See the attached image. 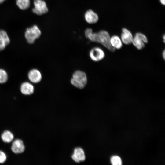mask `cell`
<instances>
[{"instance_id": "6", "label": "cell", "mask_w": 165, "mask_h": 165, "mask_svg": "<svg viewBox=\"0 0 165 165\" xmlns=\"http://www.w3.org/2000/svg\"><path fill=\"white\" fill-rule=\"evenodd\" d=\"M28 78L30 81L35 84L38 83L41 81L42 78L40 72L37 69H33L29 72Z\"/></svg>"}, {"instance_id": "3", "label": "cell", "mask_w": 165, "mask_h": 165, "mask_svg": "<svg viewBox=\"0 0 165 165\" xmlns=\"http://www.w3.org/2000/svg\"><path fill=\"white\" fill-rule=\"evenodd\" d=\"M41 34V31L38 27L36 25H34L26 29L24 36L27 42L29 44H33L40 37Z\"/></svg>"}, {"instance_id": "13", "label": "cell", "mask_w": 165, "mask_h": 165, "mask_svg": "<svg viewBox=\"0 0 165 165\" xmlns=\"http://www.w3.org/2000/svg\"><path fill=\"white\" fill-rule=\"evenodd\" d=\"M132 43L138 50H141L145 46V43L138 37L135 35L133 37Z\"/></svg>"}, {"instance_id": "5", "label": "cell", "mask_w": 165, "mask_h": 165, "mask_svg": "<svg viewBox=\"0 0 165 165\" xmlns=\"http://www.w3.org/2000/svg\"><path fill=\"white\" fill-rule=\"evenodd\" d=\"M89 56L90 59L95 62H98L105 57V54L103 50L99 47H95L90 51Z\"/></svg>"}, {"instance_id": "12", "label": "cell", "mask_w": 165, "mask_h": 165, "mask_svg": "<svg viewBox=\"0 0 165 165\" xmlns=\"http://www.w3.org/2000/svg\"><path fill=\"white\" fill-rule=\"evenodd\" d=\"M110 43L111 46L115 50L121 49L123 42L120 38L117 35H113L110 38Z\"/></svg>"}, {"instance_id": "24", "label": "cell", "mask_w": 165, "mask_h": 165, "mask_svg": "<svg viewBox=\"0 0 165 165\" xmlns=\"http://www.w3.org/2000/svg\"><path fill=\"white\" fill-rule=\"evenodd\" d=\"M163 42L164 43H165V35H163Z\"/></svg>"}, {"instance_id": "22", "label": "cell", "mask_w": 165, "mask_h": 165, "mask_svg": "<svg viewBox=\"0 0 165 165\" xmlns=\"http://www.w3.org/2000/svg\"><path fill=\"white\" fill-rule=\"evenodd\" d=\"M162 56L164 60L165 59V50H164L162 53Z\"/></svg>"}, {"instance_id": "9", "label": "cell", "mask_w": 165, "mask_h": 165, "mask_svg": "<svg viewBox=\"0 0 165 165\" xmlns=\"http://www.w3.org/2000/svg\"><path fill=\"white\" fill-rule=\"evenodd\" d=\"M121 39L123 43L126 45L132 43L133 36L131 32L126 28H123L122 30Z\"/></svg>"}, {"instance_id": "16", "label": "cell", "mask_w": 165, "mask_h": 165, "mask_svg": "<svg viewBox=\"0 0 165 165\" xmlns=\"http://www.w3.org/2000/svg\"><path fill=\"white\" fill-rule=\"evenodd\" d=\"M0 40L4 42L7 46L10 43V39L7 32L3 30H0Z\"/></svg>"}, {"instance_id": "25", "label": "cell", "mask_w": 165, "mask_h": 165, "mask_svg": "<svg viewBox=\"0 0 165 165\" xmlns=\"http://www.w3.org/2000/svg\"><path fill=\"white\" fill-rule=\"evenodd\" d=\"M6 0H0V4H1L3 3Z\"/></svg>"}, {"instance_id": "19", "label": "cell", "mask_w": 165, "mask_h": 165, "mask_svg": "<svg viewBox=\"0 0 165 165\" xmlns=\"http://www.w3.org/2000/svg\"><path fill=\"white\" fill-rule=\"evenodd\" d=\"M135 35L140 38L145 43L148 42V40L146 36L144 34L139 32L136 33Z\"/></svg>"}, {"instance_id": "21", "label": "cell", "mask_w": 165, "mask_h": 165, "mask_svg": "<svg viewBox=\"0 0 165 165\" xmlns=\"http://www.w3.org/2000/svg\"><path fill=\"white\" fill-rule=\"evenodd\" d=\"M6 46L4 42L0 40V52L4 50Z\"/></svg>"}, {"instance_id": "2", "label": "cell", "mask_w": 165, "mask_h": 165, "mask_svg": "<svg viewBox=\"0 0 165 165\" xmlns=\"http://www.w3.org/2000/svg\"><path fill=\"white\" fill-rule=\"evenodd\" d=\"M87 78L86 73L84 72L77 70L73 73L70 80V82L76 88L82 89L87 84Z\"/></svg>"}, {"instance_id": "18", "label": "cell", "mask_w": 165, "mask_h": 165, "mask_svg": "<svg viewBox=\"0 0 165 165\" xmlns=\"http://www.w3.org/2000/svg\"><path fill=\"white\" fill-rule=\"evenodd\" d=\"M111 161L112 164L113 165H120L122 163L121 158L117 156H112L111 158Z\"/></svg>"}, {"instance_id": "8", "label": "cell", "mask_w": 165, "mask_h": 165, "mask_svg": "<svg viewBox=\"0 0 165 165\" xmlns=\"http://www.w3.org/2000/svg\"><path fill=\"white\" fill-rule=\"evenodd\" d=\"M72 159L76 162L79 163L85 160L86 157L83 150L81 148H75L72 156Z\"/></svg>"}, {"instance_id": "15", "label": "cell", "mask_w": 165, "mask_h": 165, "mask_svg": "<svg viewBox=\"0 0 165 165\" xmlns=\"http://www.w3.org/2000/svg\"><path fill=\"white\" fill-rule=\"evenodd\" d=\"M16 4L20 9L25 10L30 6V0H16Z\"/></svg>"}, {"instance_id": "4", "label": "cell", "mask_w": 165, "mask_h": 165, "mask_svg": "<svg viewBox=\"0 0 165 165\" xmlns=\"http://www.w3.org/2000/svg\"><path fill=\"white\" fill-rule=\"evenodd\" d=\"M34 7L32 9L33 13L38 15H42L47 13L48 8L43 0H34Z\"/></svg>"}, {"instance_id": "20", "label": "cell", "mask_w": 165, "mask_h": 165, "mask_svg": "<svg viewBox=\"0 0 165 165\" xmlns=\"http://www.w3.org/2000/svg\"><path fill=\"white\" fill-rule=\"evenodd\" d=\"M6 156L3 151H0V163H4L6 160Z\"/></svg>"}, {"instance_id": "10", "label": "cell", "mask_w": 165, "mask_h": 165, "mask_svg": "<svg viewBox=\"0 0 165 165\" xmlns=\"http://www.w3.org/2000/svg\"><path fill=\"white\" fill-rule=\"evenodd\" d=\"M20 90L24 95H29L32 94L34 91V87L31 83L25 82L22 83L20 86Z\"/></svg>"}, {"instance_id": "23", "label": "cell", "mask_w": 165, "mask_h": 165, "mask_svg": "<svg viewBox=\"0 0 165 165\" xmlns=\"http://www.w3.org/2000/svg\"><path fill=\"white\" fill-rule=\"evenodd\" d=\"M160 2L161 4L163 5H165V0H160Z\"/></svg>"}, {"instance_id": "11", "label": "cell", "mask_w": 165, "mask_h": 165, "mask_svg": "<svg viewBox=\"0 0 165 165\" xmlns=\"http://www.w3.org/2000/svg\"><path fill=\"white\" fill-rule=\"evenodd\" d=\"M86 21L89 24H94L98 20L99 17L97 14L91 9L87 11L85 13Z\"/></svg>"}, {"instance_id": "17", "label": "cell", "mask_w": 165, "mask_h": 165, "mask_svg": "<svg viewBox=\"0 0 165 165\" xmlns=\"http://www.w3.org/2000/svg\"><path fill=\"white\" fill-rule=\"evenodd\" d=\"M8 76L7 72L4 69H0V84L6 83L8 80Z\"/></svg>"}, {"instance_id": "14", "label": "cell", "mask_w": 165, "mask_h": 165, "mask_svg": "<svg viewBox=\"0 0 165 165\" xmlns=\"http://www.w3.org/2000/svg\"><path fill=\"white\" fill-rule=\"evenodd\" d=\"M1 137L3 142L9 143L11 142L13 139L14 135L10 131L6 130L2 134Z\"/></svg>"}, {"instance_id": "1", "label": "cell", "mask_w": 165, "mask_h": 165, "mask_svg": "<svg viewBox=\"0 0 165 165\" xmlns=\"http://www.w3.org/2000/svg\"><path fill=\"white\" fill-rule=\"evenodd\" d=\"M85 34L86 38L90 41L101 44L111 52H114L116 50L110 44L111 37L106 31L101 30L97 32H94L91 28H88L86 30Z\"/></svg>"}, {"instance_id": "7", "label": "cell", "mask_w": 165, "mask_h": 165, "mask_svg": "<svg viewBox=\"0 0 165 165\" xmlns=\"http://www.w3.org/2000/svg\"><path fill=\"white\" fill-rule=\"evenodd\" d=\"M11 149L12 151L14 153L19 154L24 152L25 147L22 140L19 139H16L13 142Z\"/></svg>"}]
</instances>
